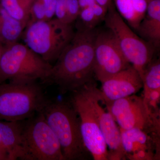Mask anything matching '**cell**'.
<instances>
[{"label": "cell", "instance_id": "ffe728a7", "mask_svg": "<svg viewBox=\"0 0 160 160\" xmlns=\"http://www.w3.org/2000/svg\"><path fill=\"white\" fill-rule=\"evenodd\" d=\"M78 18L80 19V22H78L81 25L90 29L95 28L97 25L100 22L96 17L91 7L81 9Z\"/></svg>", "mask_w": 160, "mask_h": 160}, {"label": "cell", "instance_id": "cb8c5ba5", "mask_svg": "<svg viewBox=\"0 0 160 160\" xmlns=\"http://www.w3.org/2000/svg\"><path fill=\"white\" fill-rule=\"evenodd\" d=\"M96 2L102 6L105 9L108 10L109 6L112 4V0H95Z\"/></svg>", "mask_w": 160, "mask_h": 160}, {"label": "cell", "instance_id": "8992f818", "mask_svg": "<svg viewBox=\"0 0 160 160\" xmlns=\"http://www.w3.org/2000/svg\"><path fill=\"white\" fill-rule=\"evenodd\" d=\"M94 81L70 92L69 100L79 118L82 137L86 149L95 160H108V151L98 122L92 99Z\"/></svg>", "mask_w": 160, "mask_h": 160}, {"label": "cell", "instance_id": "8fae6325", "mask_svg": "<svg viewBox=\"0 0 160 160\" xmlns=\"http://www.w3.org/2000/svg\"><path fill=\"white\" fill-rule=\"evenodd\" d=\"M101 90L95 83L92 87V102L100 129L109 148L108 160H126L122 146L120 127L106 108H103Z\"/></svg>", "mask_w": 160, "mask_h": 160}, {"label": "cell", "instance_id": "7402d4cb", "mask_svg": "<svg viewBox=\"0 0 160 160\" xmlns=\"http://www.w3.org/2000/svg\"><path fill=\"white\" fill-rule=\"evenodd\" d=\"M55 15L56 18L61 22L70 24L68 18L66 0H57Z\"/></svg>", "mask_w": 160, "mask_h": 160}, {"label": "cell", "instance_id": "9a60e30c", "mask_svg": "<svg viewBox=\"0 0 160 160\" xmlns=\"http://www.w3.org/2000/svg\"><path fill=\"white\" fill-rule=\"evenodd\" d=\"M136 31L155 49L159 48L160 0H149L146 14Z\"/></svg>", "mask_w": 160, "mask_h": 160}, {"label": "cell", "instance_id": "44dd1931", "mask_svg": "<svg viewBox=\"0 0 160 160\" xmlns=\"http://www.w3.org/2000/svg\"><path fill=\"white\" fill-rule=\"evenodd\" d=\"M69 22L73 24L79 14L80 8L78 0H66Z\"/></svg>", "mask_w": 160, "mask_h": 160}, {"label": "cell", "instance_id": "5b68a950", "mask_svg": "<svg viewBox=\"0 0 160 160\" xmlns=\"http://www.w3.org/2000/svg\"><path fill=\"white\" fill-rule=\"evenodd\" d=\"M52 67L26 44L18 42L5 46L0 58V84L7 81L37 80L42 82Z\"/></svg>", "mask_w": 160, "mask_h": 160}, {"label": "cell", "instance_id": "484cf974", "mask_svg": "<svg viewBox=\"0 0 160 160\" xmlns=\"http://www.w3.org/2000/svg\"><path fill=\"white\" fill-rule=\"evenodd\" d=\"M87 1V4H88V7L91 6L93 4L96 3L95 0H86Z\"/></svg>", "mask_w": 160, "mask_h": 160}, {"label": "cell", "instance_id": "603a6c76", "mask_svg": "<svg viewBox=\"0 0 160 160\" xmlns=\"http://www.w3.org/2000/svg\"><path fill=\"white\" fill-rule=\"evenodd\" d=\"M90 7H91L96 17L98 19L100 22H102V21L105 19V17H106L108 10L105 9L102 6H100L97 3H95Z\"/></svg>", "mask_w": 160, "mask_h": 160}, {"label": "cell", "instance_id": "4fadbf2b", "mask_svg": "<svg viewBox=\"0 0 160 160\" xmlns=\"http://www.w3.org/2000/svg\"><path fill=\"white\" fill-rule=\"evenodd\" d=\"M103 99L113 101L135 94L143 87L141 75L132 65L102 82Z\"/></svg>", "mask_w": 160, "mask_h": 160}, {"label": "cell", "instance_id": "ba28073f", "mask_svg": "<svg viewBox=\"0 0 160 160\" xmlns=\"http://www.w3.org/2000/svg\"><path fill=\"white\" fill-rule=\"evenodd\" d=\"M102 102L120 128H137L160 138L159 117L150 112L142 97L133 94L113 101L102 98Z\"/></svg>", "mask_w": 160, "mask_h": 160}, {"label": "cell", "instance_id": "2e32d148", "mask_svg": "<svg viewBox=\"0 0 160 160\" xmlns=\"http://www.w3.org/2000/svg\"><path fill=\"white\" fill-rule=\"evenodd\" d=\"M114 1L119 14L136 30L146 14L149 0Z\"/></svg>", "mask_w": 160, "mask_h": 160}, {"label": "cell", "instance_id": "52a82bcc", "mask_svg": "<svg viewBox=\"0 0 160 160\" xmlns=\"http://www.w3.org/2000/svg\"><path fill=\"white\" fill-rule=\"evenodd\" d=\"M104 21L107 29L113 33L124 57L137 70L142 78L146 67L154 58L155 49L132 31L113 4L108 8Z\"/></svg>", "mask_w": 160, "mask_h": 160}, {"label": "cell", "instance_id": "277c9868", "mask_svg": "<svg viewBox=\"0 0 160 160\" xmlns=\"http://www.w3.org/2000/svg\"><path fill=\"white\" fill-rule=\"evenodd\" d=\"M72 24L57 18L28 23L22 35L26 46L52 65L74 35Z\"/></svg>", "mask_w": 160, "mask_h": 160}, {"label": "cell", "instance_id": "5bb4252c", "mask_svg": "<svg viewBox=\"0 0 160 160\" xmlns=\"http://www.w3.org/2000/svg\"><path fill=\"white\" fill-rule=\"evenodd\" d=\"M0 142L7 152L9 160H31L23 138L22 121H0Z\"/></svg>", "mask_w": 160, "mask_h": 160}, {"label": "cell", "instance_id": "d4e9b609", "mask_svg": "<svg viewBox=\"0 0 160 160\" xmlns=\"http://www.w3.org/2000/svg\"><path fill=\"white\" fill-rule=\"evenodd\" d=\"M4 48H5V45L0 41V58H1V55L2 53Z\"/></svg>", "mask_w": 160, "mask_h": 160}, {"label": "cell", "instance_id": "30bf717a", "mask_svg": "<svg viewBox=\"0 0 160 160\" xmlns=\"http://www.w3.org/2000/svg\"><path fill=\"white\" fill-rule=\"evenodd\" d=\"M131 65L109 29L98 31L94 44V76L101 83Z\"/></svg>", "mask_w": 160, "mask_h": 160}, {"label": "cell", "instance_id": "e0dca14e", "mask_svg": "<svg viewBox=\"0 0 160 160\" xmlns=\"http://www.w3.org/2000/svg\"><path fill=\"white\" fill-rule=\"evenodd\" d=\"M25 26L0 6V41L5 46L18 42L22 36Z\"/></svg>", "mask_w": 160, "mask_h": 160}, {"label": "cell", "instance_id": "3957f363", "mask_svg": "<svg viewBox=\"0 0 160 160\" xmlns=\"http://www.w3.org/2000/svg\"><path fill=\"white\" fill-rule=\"evenodd\" d=\"M37 80L0 84V121L20 122L42 112L49 99Z\"/></svg>", "mask_w": 160, "mask_h": 160}, {"label": "cell", "instance_id": "9c48e42d", "mask_svg": "<svg viewBox=\"0 0 160 160\" xmlns=\"http://www.w3.org/2000/svg\"><path fill=\"white\" fill-rule=\"evenodd\" d=\"M22 129L31 160H65L59 142L42 112L22 121Z\"/></svg>", "mask_w": 160, "mask_h": 160}, {"label": "cell", "instance_id": "ac0fdd59", "mask_svg": "<svg viewBox=\"0 0 160 160\" xmlns=\"http://www.w3.org/2000/svg\"><path fill=\"white\" fill-rule=\"evenodd\" d=\"M34 0H0V6L12 18L20 21L26 28L30 20Z\"/></svg>", "mask_w": 160, "mask_h": 160}, {"label": "cell", "instance_id": "d6986e66", "mask_svg": "<svg viewBox=\"0 0 160 160\" xmlns=\"http://www.w3.org/2000/svg\"><path fill=\"white\" fill-rule=\"evenodd\" d=\"M142 80L143 93L153 90H160V59L155 60L154 58L146 67L143 73Z\"/></svg>", "mask_w": 160, "mask_h": 160}, {"label": "cell", "instance_id": "7a4b0ae2", "mask_svg": "<svg viewBox=\"0 0 160 160\" xmlns=\"http://www.w3.org/2000/svg\"><path fill=\"white\" fill-rule=\"evenodd\" d=\"M42 113L59 142L65 160H87L90 154L83 142L79 118L69 100L49 99Z\"/></svg>", "mask_w": 160, "mask_h": 160}, {"label": "cell", "instance_id": "7c38bea8", "mask_svg": "<svg viewBox=\"0 0 160 160\" xmlns=\"http://www.w3.org/2000/svg\"><path fill=\"white\" fill-rule=\"evenodd\" d=\"M122 146L126 158L131 160L158 159L160 138L137 128H120Z\"/></svg>", "mask_w": 160, "mask_h": 160}, {"label": "cell", "instance_id": "6da1fadb", "mask_svg": "<svg viewBox=\"0 0 160 160\" xmlns=\"http://www.w3.org/2000/svg\"><path fill=\"white\" fill-rule=\"evenodd\" d=\"M73 37L60 55L43 86L55 85L66 94L82 88L93 80L94 44L98 30L78 22Z\"/></svg>", "mask_w": 160, "mask_h": 160}]
</instances>
